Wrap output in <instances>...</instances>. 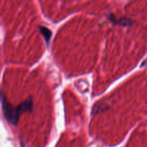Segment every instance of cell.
<instances>
[{
	"instance_id": "obj_1",
	"label": "cell",
	"mask_w": 147,
	"mask_h": 147,
	"mask_svg": "<svg viewBox=\"0 0 147 147\" xmlns=\"http://www.w3.org/2000/svg\"><path fill=\"white\" fill-rule=\"evenodd\" d=\"M33 106L32 97L28 98L25 102L19 104L17 107H15L8 101L6 96L3 93L2 94V107L4 115L7 121L14 126H16L18 124L21 113L26 111H32Z\"/></svg>"
},
{
	"instance_id": "obj_2",
	"label": "cell",
	"mask_w": 147,
	"mask_h": 147,
	"mask_svg": "<svg viewBox=\"0 0 147 147\" xmlns=\"http://www.w3.org/2000/svg\"><path fill=\"white\" fill-rule=\"evenodd\" d=\"M109 20L111 22H113V24H116V25H119L121 26H129L130 25L132 24V20L128 18H121V19H116L113 16L110 15V17H108Z\"/></svg>"
},
{
	"instance_id": "obj_3",
	"label": "cell",
	"mask_w": 147,
	"mask_h": 147,
	"mask_svg": "<svg viewBox=\"0 0 147 147\" xmlns=\"http://www.w3.org/2000/svg\"><path fill=\"white\" fill-rule=\"evenodd\" d=\"M40 30L42 34H43V35L44 36L45 39V41H47V43L48 44L50 37L52 36L51 32L50 31V29L45 27H40Z\"/></svg>"
}]
</instances>
